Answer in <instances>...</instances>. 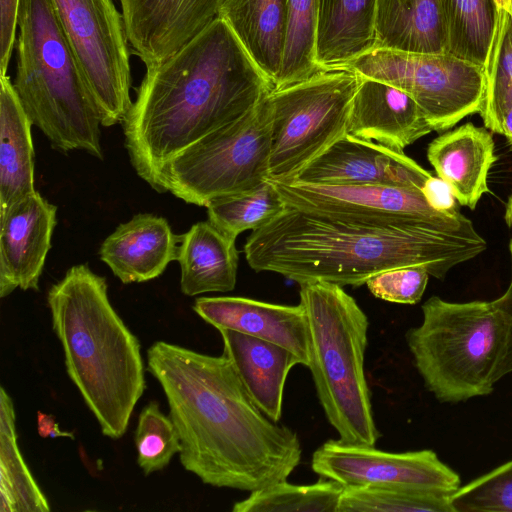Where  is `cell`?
Masks as SVG:
<instances>
[{
    "instance_id": "cell-32",
    "label": "cell",
    "mask_w": 512,
    "mask_h": 512,
    "mask_svg": "<svg viewBox=\"0 0 512 512\" xmlns=\"http://www.w3.org/2000/svg\"><path fill=\"white\" fill-rule=\"evenodd\" d=\"M484 72L485 94L479 113L485 127L500 134L501 117L512 106V16L503 9Z\"/></svg>"
},
{
    "instance_id": "cell-24",
    "label": "cell",
    "mask_w": 512,
    "mask_h": 512,
    "mask_svg": "<svg viewBox=\"0 0 512 512\" xmlns=\"http://www.w3.org/2000/svg\"><path fill=\"white\" fill-rule=\"evenodd\" d=\"M33 123L9 75L0 76V212L35 192Z\"/></svg>"
},
{
    "instance_id": "cell-22",
    "label": "cell",
    "mask_w": 512,
    "mask_h": 512,
    "mask_svg": "<svg viewBox=\"0 0 512 512\" xmlns=\"http://www.w3.org/2000/svg\"><path fill=\"white\" fill-rule=\"evenodd\" d=\"M178 262L183 294L228 292L235 288L239 254L236 238L224 233L209 220L195 223L180 235Z\"/></svg>"
},
{
    "instance_id": "cell-2",
    "label": "cell",
    "mask_w": 512,
    "mask_h": 512,
    "mask_svg": "<svg viewBox=\"0 0 512 512\" xmlns=\"http://www.w3.org/2000/svg\"><path fill=\"white\" fill-rule=\"evenodd\" d=\"M274 89L229 25L217 17L165 60L147 66L123 124L137 175L165 193L164 167Z\"/></svg>"
},
{
    "instance_id": "cell-30",
    "label": "cell",
    "mask_w": 512,
    "mask_h": 512,
    "mask_svg": "<svg viewBox=\"0 0 512 512\" xmlns=\"http://www.w3.org/2000/svg\"><path fill=\"white\" fill-rule=\"evenodd\" d=\"M343 486L320 477L309 485L282 480L256 490L236 503L233 512H337Z\"/></svg>"
},
{
    "instance_id": "cell-44",
    "label": "cell",
    "mask_w": 512,
    "mask_h": 512,
    "mask_svg": "<svg viewBox=\"0 0 512 512\" xmlns=\"http://www.w3.org/2000/svg\"><path fill=\"white\" fill-rule=\"evenodd\" d=\"M509 1H510V9H511L510 15L512 16V0H509Z\"/></svg>"
},
{
    "instance_id": "cell-39",
    "label": "cell",
    "mask_w": 512,
    "mask_h": 512,
    "mask_svg": "<svg viewBox=\"0 0 512 512\" xmlns=\"http://www.w3.org/2000/svg\"><path fill=\"white\" fill-rule=\"evenodd\" d=\"M505 221L507 225L512 228V216H505ZM509 249L512 259V238L510 240ZM494 301L511 320L506 352L496 372V381H498L503 376L512 372V278L506 292Z\"/></svg>"
},
{
    "instance_id": "cell-18",
    "label": "cell",
    "mask_w": 512,
    "mask_h": 512,
    "mask_svg": "<svg viewBox=\"0 0 512 512\" xmlns=\"http://www.w3.org/2000/svg\"><path fill=\"white\" fill-rule=\"evenodd\" d=\"M358 76L347 134L403 151L433 131L408 93L383 81Z\"/></svg>"
},
{
    "instance_id": "cell-31",
    "label": "cell",
    "mask_w": 512,
    "mask_h": 512,
    "mask_svg": "<svg viewBox=\"0 0 512 512\" xmlns=\"http://www.w3.org/2000/svg\"><path fill=\"white\" fill-rule=\"evenodd\" d=\"M208 220L231 237L255 231L285 210L286 205L271 181L240 194L221 197L207 206Z\"/></svg>"
},
{
    "instance_id": "cell-10",
    "label": "cell",
    "mask_w": 512,
    "mask_h": 512,
    "mask_svg": "<svg viewBox=\"0 0 512 512\" xmlns=\"http://www.w3.org/2000/svg\"><path fill=\"white\" fill-rule=\"evenodd\" d=\"M101 125L122 123L130 110V44L113 0H51Z\"/></svg>"
},
{
    "instance_id": "cell-25",
    "label": "cell",
    "mask_w": 512,
    "mask_h": 512,
    "mask_svg": "<svg viewBox=\"0 0 512 512\" xmlns=\"http://www.w3.org/2000/svg\"><path fill=\"white\" fill-rule=\"evenodd\" d=\"M409 53H447L438 0H377L374 48Z\"/></svg>"
},
{
    "instance_id": "cell-1",
    "label": "cell",
    "mask_w": 512,
    "mask_h": 512,
    "mask_svg": "<svg viewBox=\"0 0 512 512\" xmlns=\"http://www.w3.org/2000/svg\"><path fill=\"white\" fill-rule=\"evenodd\" d=\"M147 369L166 396L180 462L204 484L253 492L287 480L299 465L297 433L254 404L224 355L156 341Z\"/></svg>"
},
{
    "instance_id": "cell-17",
    "label": "cell",
    "mask_w": 512,
    "mask_h": 512,
    "mask_svg": "<svg viewBox=\"0 0 512 512\" xmlns=\"http://www.w3.org/2000/svg\"><path fill=\"white\" fill-rule=\"evenodd\" d=\"M193 310L218 329H230L278 344L310 363V335L303 306L282 305L234 296L200 297Z\"/></svg>"
},
{
    "instance_id": "cell-26",
    "label": "cell",
    "mask_w": 512,
    "mask_h": 512,
    "mask_svg": "<svg viewBox=\"0 0 512 512\" xmlns=\"http://www.w3.org/2000/svg\"><path fill=\"white\" fill-rule=\"evenodd\" d=\"M218 17L274 87L283 59L287 0H226Z\"/></svg>"
},
{
    "instance_id": "cell-4",
    "label": "cell",
    "mask_w": 512,
    "mask_h": 512,
    "mask_svg": "<svg viewBox=\"0 0 512 512\" xmlns=\"http://www.w3.org/2000/svg\"><path fill=\"white\" fill-rule=\"evenodd\" d=\"M107 292L105 278L79 264L51 286L47 302L70 379L103 435L119 439L146 381L140 342L112 307Z\"/></svg>"
},
{
    "instance_id": "cell-5",
    "label": "cell",
    "mask_w": 512,
    "mask_h": 512,
    "mask_svg": "<svg viewBox=\"0 0 512 512\" xmlns=\"http://www.w3.org/2000/svg\"><path fill=\"white\" fill-rule=\"evenodd\" d=\"M13 82L33 125L51 146L103 159L100 119L51 0H20Z\"/></svg>"
},
{
    "instance_id": "cell-38",
    "label": "cell",
    "mask_w": 512,
    "mask_h": 512,
    "mask_svg": "<svg viewBox=\"0 0 512 512\" xmlns=\"http://www.w3.org/2000/svg\"><path fill=\"white\" fill-rule=\"evenodd\" d=\"M421 192L426 202L437 212L456 215L460 213L456 197L450 185L438 176H430Z\"/></svg>"
},
{
    "instance_id": "cell-6",
    "label": "cell",
    "mask_w": 512,
    "mask_h": 512,
    "mask_svg": "<svg viewBox=\"0 0 512 512\" xmlns=\"http://www.w3.org/2000/svg\"><path fill=\"white\" fill-rule=\"evenodd\" d=\"M310 335V363L317 397L339 439L375 445L374 420L364 362L369 321L342 286L311 281L300 284Z\"/></svg>"
},
{
    "instance_id": "cell-14",
    "label": "cell",
    "mask_w": 512,
    "mask_h": 512,
    "mask_svg": "<svg viewBox=\"0 0 512 512\" xmlns=\"http://www.w3.org/2000/svg\"><path fill=\"white\" fill-rule=\"evenodd\" d=\"M430 176L427 170L403 151L346 134L290 181L333 185H393L421 190Z\"/></svg>"
},
{
    "instance_id": "cell-28",
    "label": "cell",
    "mask_w": 512,
    "mask_h": 512,
    "mask_svg": "<svg viewBox=\"0 0 512 512\" xmlns=\"http://www.w3.org/2000/svg\"><path fill=\"white\" fill-rule=\"evenodd\" d=\"M447 53L485 68L499 17L495 0H438Z\"/></svg>"
},
{
    "instance_id": "cell-16",
    "label": "cell",
    "mask_w": 512,
    "mask_h": 512,
    "mask_svg": "<svg viewBox=\"0 0 512 512\" xmlns=\"http://www.w3.org/2000/svg\"><path fill=\"white\" fill-rule=\"evenodd\" d=\"M57 207L37 191L0 212V297L15 289L38 290Z\"/></svg>"
},
{
    "instance_id": "cell-27",
    "label": "cell",
    "mask_w": 512,
    "mask_h": 512,
    "mask_svg": "<svg viewBox=\"0 0 512 512\" xmlns=\"http://www.w3.org/2000/svg\"><path fill=\"white\" fill-rule=\"evenodd\" d=\"M49 503L20 452L14 403L0 389V512H47Z\"/></svg>"
},
{
    "instance_id": "cell-12",
    "label": "cell",
    "mask_w": 512,
    "mask_h": 512,
    "mask_svg": "<svg viewBox=\"0 0 512 512\" xmlns=\"http://www.w3.org/2000/svg\"><path fill=\"white\" fill-rule=\"evenodd\" d=\"M312 470L343 487L401 488L452 495L459 475L432 450L386 452L374 445L330 439L318 447Z\"/></svg>"
},
{
    "instance_id": "cell-35",
    "label": "cell",
    "mask_w": 512,
    "mask_h": 512,
    "mask_svg": "<svg viewBox=\"0 0 512 512\" xmlns=\"http://www.w3.org/2000/svg\"><path fill=\"white\" fill-rule=\"evenodd\" d=\"M450 504L453 512H512V460L459 487Z\"/></svg>"
},
{
    "instance_id": "cell-19",
    "label": "cell",
    "mask_w": 512,
    "mask_h": 512,
    "mask_svg": "<svg viewBox=\"0 0 512 512\" xmlns=\"http://www.w3.org/2000/svg\"><path fill=\"white\" fill-rule=\"evenodd\" d=\"M180 239L165 218L141 213L120 224L104 240L99 254L122 283H140L159 277L178 259Z\"/></svg>"
},
{
    "instance_id": "cell-33",
    "label": "cell",
    "mask_w": 512,
    "mask_h": 512,
    "mask_svg": "<svg viewBox=\"0 0 512 512\" xmlns=\"http://www.w3.org/2000/svg\"><path fill=\"white\" fill-rule=\"evenodd\" d=\"M448 494L374 487H344L337 512H453Z\"/></svg>"
},
{
    "instance_id": "cell-3",
    "label": "cell",
    "mask_w": 512,
    "mask_h": 512,
    "mask_svg": "<svg viewBox=\"0 0 512 512\" xmlns=\"http://www.w3.org/2000/svg\"><path fill=\"white\" fill-rule=\"evenodd\" d=\"M487 247L464 215L445 221L372 224L331 219L286 207L252 231L244 246L256 272H274L299 284L325 281L360 286L381 272L424 267L441 279Z\"/></svg>"
},
{
    "instance_id": "cell-15",
    "label": "cell",
    "mask_w": 512,
    "mask_h": 512,
    "mask_svg": "<svg viewBox=\"0 0 512 512\" xmlns=\"http://www.w3.org/2000/svg\"><path fill=\"white\" fill-rule=\"evenodd\" d=\"M128 41L145 66L159 63L199 34L226 0H119Z\"/></svg>"
},
{
    "instance_id": "cell-34",
    "label": "cell",
    "mask_w": 512,
    "mask_h": 512,
    "mask_svg": "<svg viewBox=\"0 0 512 512\" xmlns=\"http://www.w3.org/2000/svg\"><path fill=\"white\" fill-rule=\"evenodd\" d=\"M135 446L137 463L145 475L163 470L181 451L175 425L171 417L160 410L157 401H150L139 413Z\"/></svg>"
},
{
    "instance_id": "cell-20",
    "label": "cell",
    "mask_w": 512,
    "mask_h": 512,
    "mask_svg": "<svg viewBox=\"0 0 512 512\" xmlns=\"http://www.w3.org/2000/svg\"><path fill=\"white\" fill-rule=\"evenodd\" d=\"M494 140L486 127L466 123L436 137L427 158L437 176L446 181L460 205L475 209L489 191L488 175L497 160Z\"/></svg>"
},
{
    "instance_id": "cell-36",
    "label": "cell",
    "mask_w": 512,
    "mask_h": 512,
    "mask_svg": "<svg viewBox=\"0 0 512 512\" xmlns=\"http://www.w3.org/2000/svg\"><path fill=\"white\" fill-rule=\"evenodd\" d=\"M428 271L421 266H408L381 272L365 283L377 298L399 304L418 303L427 286Z\"/></svg>"
},
{
    "instance_id": "cell-9",
    "label": "cell",
    "mask_w": 512,
    "mask_h": 512,
    "mask_svg": "<svg viewBox=\"0 0 512 512\" xmlns=\"http://www.w3.org/2000/svg\"><path fill=\"white\" fill-rule=\"evenodd\" d=\"M359 76L322 70L268 95L271 109L269 180L288 182L347 134Z\"/></svg>"
},
{
    "instance_id": "cell-29",
    "label": "cell",
    "mask_w": 512,
    "mask_h": 512,
    "mask_svg": "<svg viewBox=\"0 0 512 512\" xmlns=\"http://www.w3.org/2000/svg\"><path fill=\"white\" fill-rule=\"evenodd\" d=\"M319 0H287L282 65L274 84L280 89L322 71L316 61Z\"/></svg>"
},
{
    "instance_id": "cell-8",
    "label": "cell",
    "mask_w": 512,
    "mask_h": 512,
    "mask_svg": "<svg viewBox=\"0 0 512 512\" xmlns=\"http://www.w3.org/2000/svg\"><path fill=\"white\" fill-rule=\"evenodd\" d=\"M268 95L242 117L174 157L162 171L166 192L186 203L207 206L267 182L272 121Z\"/></svg>"
},
{
    "instance_id": "cell-40",
    "label": "cell",
    "mask_w": 512,
    "mask_h": 512,
    "mask_svg": "<svg viewBox=\"0 0 512 512\" xmlns=\"http://www.w3.org/2000/svg\"><path fill=\"white\" fill-rule=\"evenodd\" d=\"M38 433L42 437H69L74 438L70 432H63L59 429L57 422L54 420L52 415H47L42 412H38Z\"/></svg>"
},
{
    "instance_id": "cell-42",
    "label": "cell",
    "mask_w": 512,
    "mask_h": 512,
    "mask_svg": "<svg viewBox=\"0 0 512 512\" xmlns=\"http://www.w3.org/2000/svg\"><path fill=\"white\" fill-rule=\"evenodd\" d=\"M495 1L500 9H503L510 14L511 9H510V1L509 0H495Z\"/></svg>"
},
{
    "instance_id": "cell-11",
    "label": "cell",
    "mask_w": 512,
    "mask_h": 512,
    "mask_svg": "<svg viewBox=\"0 0 512 512\" xmlns=\"http://www.w3.org/2000/svg\"><path fill=\"white\" fill-rule=\"evenodd\" d=\"M346 68L408 93L435 131L449 129L482 109L484 69L449 53H409L375 48Z\"/></svg>"
},
{
    "instance_id": "cell-23",
    "label": "cell",
    "mask_w": 512,
    "mask_h": 512,
    "mask_svg": "<svg viewBox=\"0 0 512 512\" xmlns=\"http://www.w3.org/2000/svg\"><path fill=\"white\" fill-rule=\"evenodd\" d=\"M377 0H319L316 61L321 70L346 68L374 48Z\"/></svg>"
},
{
    "instance_id": "cell-37",
    "label": "cell",
    "mask_w": 512,
    "mask_h": 512,
    "mask_svg": "<svg viewBox=\"0 0 512 512\" xmlns=\"http://www.w3.org/2000/svg\"><path fill=\"white\" fill-rule=\"evenodd\" d=\"M20 0H0V76L7 74L18 27Z\"/></svg>"
},
{
    "instance_id": "cell-41",
    "label": "cell",
    "mask_w": 512,
    "mask_h": 512,
    "mask_svg": "<svg viewBox=\"0 0 512 512\" xmlns=\"http://www.w3.org/2000/svg\"><path fill=\"white\" fill-rule=\"evenodd\" d=\"M500 134L505 136L508 143L512 146V106L501 117Z\"/></svg>"
},
{
    "instance_id": "cell-13",
    "label": "cell",
    "mask_w": 512,
    "mask_h": 512,
    "mask_svg": "<svg viewBox=\"0 0 512 512\" xmlns=\"http://www.w3.org/2000/svg\"><path fill=\"white\" fill-rule=\"evenodd\" d=\"M269 181L286 207L336 220L386 225L413 219L445 221L461 214L437 212L421 190L400 186Z\"/></svg>"
},
{
    "instance_id": "cell-43",
    "label": "cell",
    "mask_w": 512,
    "mask_h": 512,
    "mask_svg": "<svg viewBox=\"0 0 512 512\" xmlns=\"http://www.w3.org/2000/svg\"><path fill=\"white\" fill-rule=\"evenodd\" d=\"M505 216H512V194L510 195L506 205Z\"/></svg>"
},
{
    "instance_id": "cell-21",
    "label": "cell",
    "mask_w": 512,
    "mask_h": 512,
    "mask_svg": "<svg viewBox=\"0 0 512 512\" xmlns=\"http://www.w3.org/2000/svg\"><path fill=\"white\" fill-rule=\"evenodd\" d=\"M223 354L254 404L271 420L282 416L284 387L300 360L288 349L230 329H218Z\"/></svg>"
},
{
    "instance_id": "cell-7",
    "label": "cell",
    "mask_w": 512,
    "mask_h": 512,
    "mask_svg": "<svg viewBox=\"0 0 512 512\" xmlns=\"http://www.w3.org/2000/svg\"><path fill=\"white\" fill-rule=\"evenodd\" d=\"M423 320L405 335L426 388L440 402L492 393L511 320L495 301L454 303L437 296L422 305Z\"/></svg>"
}]
</instances>
